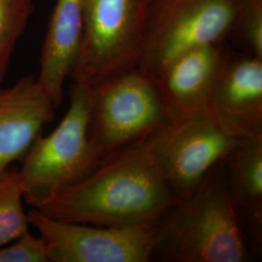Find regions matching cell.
I'll return each instance as SVG.
<instances>
[{
  "instance_id": "9c48e42d",
  "label": "cell",
  "mask_w": 262,
  "mask_h": 262,
  "mask_svg": "<svg viewBox=\"0 0 262 262\" xmlns=\"http://www.w3.org/2000/svg\"><path fill=\"white\" fill-rule=\"evenodd\" d=\"M205 110L233 137L262 136V57L230 50Z\"/></svg>"
},
{
  "instance_id": "30bf717a",
  "label": "cell",
  "mask_w": 262,
  "mask_h": 262,
  "mask_svg": "<svg viewBox=\"0 0 262 262\" xmlns=\"http://www.w3.org/2000/svg\"><path fill=\"white\" fill-rule=\"evenodd\" d=\"M56 107L33 75L0 88V177L28 152Z\"/></svg>"
},
{
  "instance_id": "ba28073f",
  "label": "cell",
  "mask_w": 262,
  "mask_h": 262,
  "mask_svg": "<svg viewBox=\"0 0 262 262\" xmlns=\"http://www.w3.org/2000/svg\"><path fill=\"white\" fill-rule=\"evenodd\" d=\"M29 225L44 241L49 262H148L156 225L110 227L58 221L35 208Z\"/></svg>"
},
{
  "instance_id": "4fadbf2b",
  "label": "cell",
  "mask_w": 262,
  "mask_h": 262,
  "mask_svg": "<svg viewBox=\"0 0 262 262\" xmlns=\"http://www.w3.org/2000/svg\"><path fill=\"white\" fill-rule=\"evenodd\" d=\"M229 195L248 243L262 246V136L239 138L223 160Z\"/></svg>"
},
{
  "instance_id": "277c9868",
  "label": "cell",
  "mask_w": 262,
  "mask_h": 262,
  "mask_svg": "<svg viewBox=\"0 0 262 262\" xmlns=\"http://www.w3.org/2000/svg\"><path fill=\"white\" fill-rule=\"evenodd\" d=\"M244 0H149L138 69L155 78L194 48L227 41Z\"/></svg>"
},
{
  "instance_id": "5b68a950",
  "label": "cell",
  "mask_w": 262,
  "mask_h": 262,
  "mask_svg": "<svg viewBox=\"0 0 262 262\" xmlns=\"http://www.w3.org/2000/svg\"><path fill=\"white\" fill-rule=\"evenodd\" d=\"M149 0H84V29L70 78L95 85L138 67Z\"/></svg>"
},
{
  "instance_id": "5bb4252c",
  "label": "cell",
  "mask_w": 262,
  "mask_h": 262,
  "mask_svg": "<svg viewBox=\"0 0 262 262\" xmlns=\"http://www.w3.org/2000/svg\"><path fill=\"white\" fill-rule=\"evenodd\" d=\"M17 168L10 167L0 177V247L29 230Z\"/></svg>"
},
{
  "instance_id": "e0dca14e",
  "label": "cell",
  "mask_w": 262,
  "mask_h": 262,
  "mask_svg": "<svg viewBox=\"0 0 262 262\" xmlns=\"http://www.w3.org/2000/svg\"><path fill=\"white\" fill-rule=\"evenodd\" d=\"M0 262H49L44 241L29 230L0 247Z\"/></svg>"
},
{
  "instance_id": "2e32d148",
  "label": "cell",
  "mask_w": 262,
  "mask_h": 262,
  "mask_svg": "<svg viewBox=\"0 0 262 262\" xmlns=\"http://www.w3.org/2000/svg\"><path fill=\"white\" fill-rule=\"evenodd\" d=\"M229 39L240 52L262 57V0H244Z\"/></svg>"
},
{
  "instance_id": "7a4b0ae2",
  "label": "cell",
  "mask_w": 262,
  "mask_h": 262,
  "mask_svg": "<svg viewBox=\"0 0 262 262\" xmlns=\"http://www.w3.org/2000/svg\"><path fill=\"white\" fill-rule=\"evenodd\" d=\"M250 245L229 195L223 160L156 225L150 260L244 262Z\"/></svg>"
},
{
  "instance_id": "9a60e30c",
  "label": "cell",
  "mask_w": 262,
  "mask_h": 262,
  "mask_svg": "<svg viewBox=\"0 0 262 262\" xmlns=\"http://www.w3.org/2000/svg\"><path fill=\"white\" fill-rule=\"evenodd\" d=\"M34 11L33 0H0V84Z\"/></svg>"
},
{
  "instance_id": "6da1fadb",
  "label": "cell",
  "mask_w": 262,
  "mask_h": 262,
  "mask_svg": "<svg viewBox=\"0 0 262 262\" xmlns=\"http://www.w3.org/2000/svg\"><path fill=\"white\" fill-rule=\"evenodd\" d=\"M177 200L146 138L114 151L37 210L63 222L126 227L157 225Z\"/></svg>"
},
{
  "instance_id": "52a82bcc",
  "label": "cell",
  "mask_w": 262,
  "mask_h": 262,
  "mask_svg": "<svg viewBox=\"0 0 262 262\" xmlns=\"http://www.w3.org/2000/svg\"><path fill=\"white\" fill-rule=\"evenodd\" d=\"M238 140L206 110L168 120L148 137L163 177L178 199L193 191Z\"/></svg>"
},
{
  "instance_id": "8992f818",
  "label": "cell",
  "mask_w": 262,
  "mask_h": 262,
  "mask_svg": "<svg viewBox=\"0 0 262 262\" xmlns=\"http://www.w3.org/2000/svg\"><path fill=\"white\" fill-rule=\"evenodd\" d=\"M93 86L89 136L103 159L168 121L156 80L138 68Z\"/></svg>"
},
{
  "instance_id": "8fae6325",
  "label": "cell",
  "mask_w": 262,
  "mask_h": 262,
  "mask_svg": "<svg viewBox=\"0 0 262 262\" xmlns=\"http://www.w3.org/2000/svg\"><path fill=\"white\" fill-rule=\"evenodd\" d=\"M229 51L226 41L191 49L173 59L154 78L168 120L205 110Z\"/></svg>"
},
{
  "instance_id": "3957f363",
  "label": "cell",
  "mask_w": 262,
  "mask_h": 262,
  "mask_svg": "<svg viewBox=\"0 0 262 262\" xmlns=\"http://www.w3.org/2000/svg\"><path fill=\"white\" fill-rule=\"evenodd\" d=\"M93 96V85L73 82L62 120L47 136L40 134L19 161V187L28 206H43L102 162L89 136Z\"/></svg>"
},
{
  "instance_id": "7c38bea8",
  "label": "cell",
  "mask_w": 262,
  "mask_h": 262,
  "mask_svg": "<svg viewBox=\"0 0 262 262\" xmlns=\"http://www.w3.org/2000/svg\"><path fill=\"white\" fill-rule=\"evenodd\" d=\"M84 29V0H56L40 56L38 84L56 109L63 99V88L79 54Z\"/></svg>"
}]
</instances>
